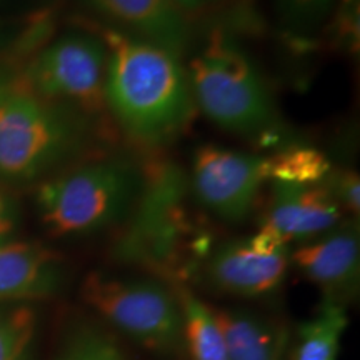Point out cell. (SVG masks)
Segmentation results:
<instances>
[{
    "label": "cell",
    "mask_w": 360,
    "mask_h": 360,
    "mask_svg": "<svg viewBox=\"0 0 360 360\" xmlns=\"http://www.w3.org/2000/svg\"><path fill=\"white\" fill-rule=\"evenodd\" d=\"M337 0H276L277 12L292 30H312L330 13Z\"/></svg>",
    "instance_id": "obj_19"
},
{
    "label": "cell",
    "mask_w": 360,
    "mask_h": 360,
    "mask_svg": "<svg viewBox=\"0 0 360 360\" xmlns=\"http://www.w3.org/2000/svg\"><path fill=\"white\" fill-rule=\"evenodd\" d=\"M60 360H127L109 334L84 327L72 337Z\"/></svg>",
    "instance_id": "obj_18"
},
{
    "label": "cell",
    "mask_w": 360,
    "mask_h": 360,
    "mask_svg": "<svg viewBox=\"0 0 360 360\" xmlns=\"http://www.w3.org/2000/svg\"><path fill=\"white\" fill-rule=\"evenodd\" d=\"M340 205L322 184L294 186L274 182L272 199L259 233L277 244L312 240L337 227L342 219Z\"/></svg>",
    "instance_id": "obj_9"
},
{
    "label": "cell",
    "mask_w": 360,
    "mask_h": 360,
    "mask_svg": "<svg viewBox=\"0 0 360 360\" xmlns=\"http://www.w3.org/2000/svg\"><path fill=\"white\" fill-rule=\"evenodd\" d=\"M347 323L344 305L326 300L312 319L297 327L292 360H337Z\"/></svg>",
    "instance_id": "obj_14"
},
{
    "label": "cell",
    "mask_w": 360,
    "mask_h": 360,
    "mask_svg": "<svg viewBox=\"0 0 360 360\" xmlns=\"http://www.w3.org/2000/svg\"><path fill=\"white\" fill-rule=\"evenodd\" d=\"M267 175V159L219 146H200L192 160V187L197 200L229 224L254 210Z\"/></svg>",
    "instance_id": "obj_7"
},
{
    "label": "cell",
    "mask_w": 360,
    "mask_h": 360,
    "mask_svg": "<svg viewBox=\"0 0 360 360\" xmlns=\"http://www.w3.org/2000/svg\"><path fill=\"white\" fill-rule=\"evenodd\" d=\"M107 47L103 94L107 112L141 146L175 141L195 114L182 57L107 25H97Z\"/></svg>",
    "instance_id": "obj_1"
},
{
    "label": "cell",
    "mask_w": 360,
    "mask_h": 360,
    "mask_svg": "<svg viewBox=\"0 0 360 360\" xmlns=\"http://www.w3.org/2000/svg\"><path fill=\"white\" fill-rule=\"evenodd\" d=\"M82 299L103 321L148 350L172 354L184 345L179 295L162 282L94 272L85 278Z\"/></svg>",
    "instance_id": "obj_5"
},
{
    "label": "cell",
    "mask_w": 360,
    "mask_h": 360,
    "mask_svg": "<svg viewBox=\"0 0 360 360\" xmlns=\"http://www.w3.org/2000/svg\"><path fill=\"white\" fill-rule=\"evenodd\" d=\"M34 327L35 315L30 307H0V360H20Z\"/></svg>",
    "instance_id": "obj_17"
},
{
    "label": "cell",
    "mask_w": 360,
    "mask_h": 360,
    "mask_svg": "<svg viewBox=\"0 0 360 360\" xmlns=\"http://www.w3.org/2000/svg\"><path fill=\"white\" fill-rule=\"evenodd\" d=\"M321 184L330 192L342 210L359 214L360 180L357 172L350 169H332Z\"/></svg>",
    "instance_id": "obj_20"
},
{
    "label": "cell",
    "mask_w": 360,
    "mask_h": 360,
    "mask_svg": "<svg viewBox=\"0 0 360 360\" xmlns=\"http://www.w3.org/2000/svg\"><path fill=\"white\" fill-rule=\"evenodd\" d=\"M169 2L177 8L182 15H186L188 20H192V17L200 15V13H204L209 11V8L217 6L220 0H169Z\"/></svg>",
    "instance_id": "obj_23"
},
{
    "label": "cell",
    "mask_w": 360,
    "mask_h": 360,
    "mask_svg": "<svg viewBox=\"0 0 360 360\" xmlns=\"http://www.w3.org/2000/svg\"><path fill=\"white\" fill-rule=\"evenodd\" d=\"M62 281L64 269L56 252L27 242L0 245V300L49 297Z\"/></svg>",
    "instance_id": "obj_12"
},
{
    "label": "cell",
    "mask_w": 360,
    "mask_h": 360,
    "mask_svg": "<svg viewBox=\"0 0 360 360\" xmlns=\"http://www.w3.org/2000/svg\"><path fill=\"white\" fill-rule=\"evenodd\" d=\"M179 302L182 309L184 344L192 360H229L214 309L188 290L180 292Z\"/></svg>",
    "instance_id": "obj_15"
},
{
    "label": "cell",
    "mask_w": 360,
    "mask_h": 360,
    "mask_svg": "<svg viewBox=\"0 0 360 360\" xmlns=\"http://www.w3.org/2000/svg\"><path fill=\"white\" fill-rule=\"evenodd\" d=\"M186 69L195 107L217 127L260 141L281 130L276 102L257 65L231 35L210 34Z\"/></svg>",
    "instance_id": "obj_3"
},
{
    "label": "cell",
    "mask_w": 360,
    "mask_h": 360,
    "mask_svg": "<svg viewBox=\"0 0 360 360\" xmlns=\"http://www.w3.org/2000/svg\"><path fill=\"white\" fill-rule=\"evenodd\" d=\"M289 264V247L257 232L214 250L207 259L205 277L222 294L255 299L281 287Z\"/></svg>",
    "instance_id": "obj_8"
},
{
    "label": "cell",
    "mask_w": 360,
    "mask_h": 360,
    "mask_svg": "<svg viewBox=\"0 0 360 360\" xmlns=\"http://www.w3.org/2000/svg\"><path fill=\"white\" fill-rule=\"evenodd\" d=\"M337 32L342 47L357 51L359 47V0H342L335 17Z\"/></svg>",
    "instance_id": "obj_21"
},
{
    "label": "cell",
    "mask_w": 360,
    "mask_h": 360,
    "mask_svg": "<svg viewBox=\"0 0 360 360\" xmlns=\"http://www.w3.org/2000/svg\"><path fill=\"white\" fill-rule=\"evenodd\" d=\"M330 170L327 155L314 147H289L267 157V175L274 182L317 186Z\"/></svg>",
    "instance_id": "obj_16"
},
{
    "label": "cell",
    "mask_w": 360,
    "mask_h": 360,
    "mask_svg": "<svg viewBox=\"0 0 360 360\" xmlns=\"http://www.w3.org/2000/svg\"><path fill=\"white\" fill-rule=\"evenodd\" d=\"M105 65L107 47L97 30H77L49 44L22 79L45 101L74 110L98 127L109 115L103 94Z\"/></svg>",
    "instance_id": "obj_6"
},
{
    "label": "cell",
    "mask_w": 360,
    "mask_h": 360,
    "mask_svg": "<svg viewBox=\"0 0 360 360\" xmlns=\"http://www.w3.org/2000/svg\"><path fill=\"white\" fill-rule=\"evenodd\" d=\"M146 179L124 155H97L40 186L39 210L57 237H80L105 231L122 220L141 199Z\"/></svg>",
    "instance_id": "obj_4"
},
{
    "label": "cell",
    "mask_w": 360,
    "mask_h": 360,
    "mask_svg": "<svg viewBox=\"0 0 360 360\" xmlns=\"http://www.w3.org/2000/svg\"><path fill=\"white\" fill-rule=\"evenodd\" d=\"M17 205L11 197L0 192V245L8 244V237L17 227Z\"/></svg>",
    "instance_id": "obj_22"
},
{
    "label": "cell",
    "mask_w": 360,
    "mask_h": 360,
    "mask_svg": "<svg viewBox=\"0 0 360 360\" xmlns=\"http://www.w3.org/2000/svg\"><path fill=\"white\" fill-rule=\"evenodd\" d=\"M290 262L326 294L342 304L359 285L360 237L352 220L305 242L290 254Z\"/></svg>",
    "instance_id": "obj_10"
},
{
    "label": "cell",
    "mask_w": 360,
    "mask_h": 360,
    "mask_svg": "<svg viewBox=\"0 0 360 360\" xmlns=\"http://www.w3.org/2000/svg\"><path fill=\"white\" fill-rule=\"evenodd\" d=\"M214 315L222 330L229 360H282L289 330L283 323L249 310H220Z\"/></svg>",
    "instance_id": "obj_13"
},
{
    "label": "cell",
    "mask_w": 360,
    "mask_h": 360,
    "mask_svg": "<svg viewBox=\"0 0 360 360\" xmlns=\"http://www.w3.org/2000/svg\"><path fill=\"white\" fill-rule=\"evenodd\" d=\"M92 122L0 75V179L29 182L82 154Z\"/></svg>",
    "instance_id": "obj_2"
},
{
    "label": "cell",
    "mask_w": 360,
    "mask_h": 360,
    "mask_svg": "<svg viewBox=\"0 0 360 360\" xmlns=\"http://www.w3.org/2000/svg\"><path fill=\"white\" fill-rule=\"evenodd\" d=\"M102 25L147 40L182 57L192 44V20L169 0H85Z\"/></svg>",
    "instance_id": "obj_11"
}]
</instances>
